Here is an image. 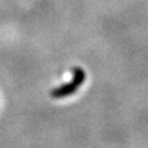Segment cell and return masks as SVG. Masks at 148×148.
<instances>
[{
	"label": "cell",
	"mask_w": 148,
	"mask_h": 148,
	"mask_svg": "<svg viewBox=\"0 0 148 148\" xmlns=\"http://www.w3.org/2000/svg\"><path fill=\"white\" fill-rule=\"evenodd\" d=\"M84 79H85V73L80 68H75L74 69V74H73V80L67 83V84H63L59 88H56L52 91V96L56 99H62L68 95H72L83 84Z\"/></svg>",
	"instance_id": "1"
}]
</instances>
